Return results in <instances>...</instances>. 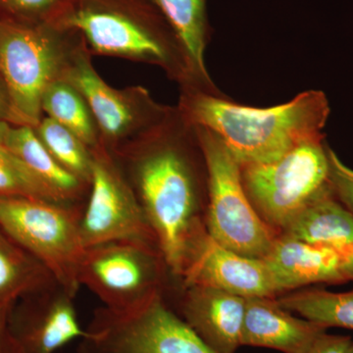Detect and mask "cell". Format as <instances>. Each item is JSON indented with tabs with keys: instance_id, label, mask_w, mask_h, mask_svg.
Here are the masks:
<instances>
[{
	"instance_id": "obj_1",
	"label": "cell",
	"mask_w": 353,
	"mask_h": 353,
	"mask_svg": "<svg viewBox=\"0 0 353 353\" xmlns=\"http://www.w3.org/2000/svg\"><path fill=\"white\" fill-rule=\"evenodd\" d=\"M201 152L194 126L178 108L152 131L112 152L138 197L172 275L180 276L185 250L201 224Z\"/></svg>"
},
{
	"instance_id": "obj_2",
	"label": "cell",
	"mask_w": 353,
	"mask_h": 353,
	"mask_svg": "<svg viewBox=\"0 0 353 353\" xmlns=\"http://www.w3.org/2000/svg\"><path fill=\"white\" fill-rule=\"evenodd\" d=\"M176 108L192 126L216 134L241 167L270 163L303 143L323 141L331 112L321 90L260 108L234 103L216 92L182 88Z\"/></svg>"
},
{
	"instance_id": "obj_3",
	"label": "cell",
	"mask_w": 353,
	"mask_h": 353,
	"mask_svg": "<svg viewBox=\"0 0 353 353\" xmlns=\"http://www.w3.org/2000/svg\"><path fill=\"white\" fill-rule=\"evenodd\" d=\"M60 25L80 32L92 54L160 67L196 88L182 46L152 0H73Z\"/></svg>"
},
{
	"instance_id": "obj_4",
	"label": "cell",
	"mask_w": 353,
	"mask_h": 353,
	"mask_svg": "<svg viewBox=\"0 0 353 353\" xmlns=\"http://www.w3.org/2000/svg\"><path fill=\"white\" fill-rule=\"evenodd\" d=\"M80 32L59 23L0 21V76L10 97L16 126L36 128L43 118L46 88L63 79Z\"/></svg>"
},
{
	"instance_id": "obj_5",
	"label": "cell",
	"mask_w": 353,
	"mask_h": 353,
	"mask_svg": "<svg viewBox=\"0 0 353 353\" xmlns=\"http://www.w3.org/2000/svg\"><path fill=\"white\" fill-rule=\"evenodd\" d=\"M206 169L208 234L225 248L263 259L279 236L253 208L241 180V167L216 134L194 126Z\"/></svg>"
},
{
	"instance_id": "obj_6",
	"label": "cell",
	"mask_w": 353,
	"mask_h": 353,
	"mask_svg": "<svg viewBox=\"0 0 353 353\" xmlns=\"http://www.w3.org/2000/svg\"><path fill=\"white\" fill-rule=\"evenodd\" d=\"M83 210L81 204L0 197V228L75 297L85 250L81 234Z\"/></svg>"
},
{
	"instance_id": "obj_7",
	"label": "cell",
	"mask_w": 353,
	"mask_h": 353,
	"mask_svg": "<svg viewBox=\"0 0 353 353\" xmlns=\"http://www.w3.org/2000/svg\"><path fill=\"white\" fill-rule=\"evenodd\" d=\"M79 353L216 352L158 294L124 310L97 309Z\"/></svg>"
},
{
	"instance_id": "obj_8",
	"label": "cell",
	"mask_w": 353,
	"mask_h": 353,
	"mask_svg": "<svg viewBox=\"0 0 353 353\" xmlns=\"http://www.w3.org/2000/svg\"><path fill=\"white\" fill-rule=\"evenodd\" d=\"M248 199L279 234L303 209L330 189L327 143L309 141L276 161L241 167Z\"/></svg>"
},
{
	"instance_id": "obj_9",
	"label": "cell",
	"mask_w": 353,
	"mask_h": 353,
	"mask_svg": "<svg viewBox=\"0 0 353 353\" xmlns=\"http://www.w3.org/2000/svg\"><path fill=\"white\" fill-rule=\"evenodd\" d=\"M167 271L170 269L157 245L112 241L85 248L78 281L104 307L124 310L163 294Z\"/></svg>"
},
{
	"instance_id": "obj_10",
	"label": "cell",
	"mask_w": 353,
	"mask_h": 353,
	"mask_svg": "<svg viewBox=\"0 0 353 353\" xmlns=\"http://www.w3.org/2000/svg\"><path fill=\"white\" fill-rule=\"evenodd\" d=\"M63 79L87 101L101 132V143L111 152L152 131L173 111L155 101L145 88L117 90L109 85L95 71L85 41L76 50Z\"/></svg>"
},
{
	"instance_id": "obj_11",
	"label": "cell",
	"mask_w": 353,
	"mask_h": 353,
	"mask_svg": "<svg viewBox=\"0 0 353 353\" xmlns=\"http://www.w3.org/2000/svg\"><path fill=\"white\" fill-rule=\"evenodd\" d=\"M92 150V181L81 219L85 248L112 241L157 245L138 197L113 153L102 143Z\"/></svg>"
},
{
	"instance_id": "obj_12",
	"label": "cell",
	"mask_w": 353,
	"mask_h": 353,
	"mask_svg": "<svg viewBox=\"0 0 353 353\" xmlns=\"http://www.w3.org/2000/svg\"><path fill=\"white\" fill-rule=\"evenodd\" d=\"M179 278L183 287L215 288L245 299L281 294L263 259L245 256L220 245L203 223L190 238Z\"/></svg>"
},
{
	"instance_id": "obj_13",
	"label": "cell",
	"mask_w": 353,
	"mask_h": 353,
	"mask_svg": "<svg viewBox=\"0 0 353 353\" xmlns=\"http://www.w3.org/2000/svg\"><path fill=\"white\" fill-rule=\"evenodd\" d=\"M75 296L53 283L14 304L9 328L22 353H57L72 341L83 338Z\"/></svg>"
},
{
	"instance_id": "obj_14",
	"label": "cell",
	"mask_w": 353,
	"mask_h": 353,
	"mask_svg": "<svg viewBox=\"0 0 353 353\" xmlns=\"http://www.w3.org/2000/svg\"><path fill=\"white\" fill-rule=\"evenodd\" d=\"M183 288L179 315L216 353H236L241 347L246 299L203 285Z\"/></svg>"
},
{
	"instance_id": "obj_15",
	"label": "cell",
	"mask_w": 353,
	"mask_h": 353,
	"mask_svg": "<svg viewBox=\"0 0 353 353\" xmlns=\"http://www.w3.org/2000/svg\"><path fill=\"white\" fill-rule=\"evenodd\" d=\"M327 330L317 323L294 315L281 306L276 297H250L246 299L241 347L306 353Z\"/></svg>"
},
{
	"instance_id": "obj_16",
	"label": "cell",
	"mask_w": 353,
	"mask_h": 353,
	"mask_svg": "<svg viewBox=\"0 0 353 353\" xmlns=\"http://www.w3.org/2000/svg\"><path fill=\"white\" fill-rule=\"evenodd\" d=\"M281 294L314 284H343V250L280 234L263 259Z\"/></svg>"
},
{
	"instance_id": "obj_17",
	"label": "cell",
	"mask_w": 353,
	"mask_h": 353,
	"mask_svg": "<svg viewBox=\"0 0 353 353\" xmlns=\"http://www.w3.org/2000/svg\"><path fill=\"white\" fill-rule=\"evenodd\" d=\"M175 32L196 88L216 92L205 65L209 39L206 0H152Z\"/></svg>"
},
{
	"instance_id": "obj_18",
	"label": "cell",
	"mask_w": 353,
	"mask_h": 353,
	"mask_svg": "<svg viewBox=\"0 0 353 353\" xmlns=\"http://www.w3.org/2000/svg\"><path fill=\"white\" fill-rule=\"evenodd\" d=\"M281 234L310 245L345 250L353 245V215L334 196L330 185Z\"/></svg>"
},
{
	"instance_id": "obj_19",
	"label": "cell",
	"mask_w": 353,
	"mask_h": 353,
	"mask_svg": "<svg viewBox=\"0 0 353 353\" xmlns=\"http://www.w3.org/2000/svg\"><path fill=\"white\" fill-rule=\"evenodd\" d=\"M4 145L20 158L28 168L39 176L66 203L81 204L90 192L83 183L63 168L41 143L34 128L12 126Z\"/></svg>"
},
{
	"instance_id": "obj_20",
	"label": "cell",
	"mask_w": 353,
	"mask_h": 353,
	"mask_svg": "<svg viewBox=\"0 0 353 353\" xmlns=\"http://www.w3.org/2000/svg\"><path fill=\"white\" fill-rule=\"evenodd\" d=\"M53 283L50 271L0 228V308Z\"/></svg>"
},
{
	"instance_id": "obj_21",
	"label": "cell",
	"mask_w": 353,
	"mask_h": 353,
	"mask_svg": "<svg viewBox=\"0 0 353 353\" xmlns=\"http://www.w3.org/2000/svg\"><path fill=\"white\" fill-rule=\"evenodd\" d=\"M43 116L68 129L90 150L101 145V132L82 94L64 79L55 81L44 92Z\"/></svg>"
},
{
	"instance_id": "obj_22",
	"label": "cell",
	"mask_w": 353,
	"mask_h": 353,
	"mask_svg": "<svg viewBox=\"0 0 353 353\" xmlns=\"http://www.w3.org/2000/svg\"><path fill=\"white\" fill-rule=\"evenodd\" d=\"M281 306L326 329L353 331V289L345 292L306 289L276 297Z\"/></svg>"
},
{
	"instance_id": "obj_23",
	"label": "cell",
	"mask_w": 353,
	"mask_h": 353,
	"mask_svg": "<svg viewBox=\"0 0 353 353\" xmlns=\"http://www.w3.org/2000/svg\"><path fill=\"white\" fill-rule=\"evenodd\" d=\"M46 150L70 173L90 185L92 181V150L73 132L43 116L34 128Z\"/></svg>"
},
{
	"instance_id": "obj_24",
	"label": "cell",
	"mask_w": 353,
	"mask_h": 353,
	"mask_svg": "<svg viewBox=\"0 0 353 353\" xmlns=\"http://www.w3.org/2000/svg\"><path fill=\"white\" fill-rule=\"evenodd\" d=\"M0 197H27L66 203L4 145H0Z\"/></svg>"
},
{
	"instance_id": "obj_25",
	"label": "cell",
	"mask_w": 353,
	"mask_h": 353,
	"mask_svg": "<svg viewBox=\"0 0 353 353\" xmlns=\"http://www.w3.org/2000/svg\"><path fill=\"white\" fill-rule=\"evenodd\" d=\"M73 0H0V21L59 23Z\"/></svg>"
},
{
	"instance_id": "obj_26",
	"label": "cell",
	"mask_w": 353,
	"mask_h": 353,
	"mask_svg": "<svg viewBox=\"0 0 353 353\" xmlns=\"http://www.w3.org/2000/svg\"><path fill=\"white\" fill-rule=\"evenodd\" d=\"M327 154L331 189L338 201L353 215V169L343 163L328 145Z\"/></svg>"
},
{
	"instance_id": "obj_27",
	"label": "cell",
	"mask_w": 353,
	"mask_h": 353,
	"mask_svg": "<svg viewBox=\"0 0 353 353\" xmlns=\"http://www.w3.org/2000/svg\"><path fill=\"white\" fill-rule=\"evenodd\" d=\"M352 340L350 336L331 334L325 332L318 336L306 353H343Z\"/></svg>"
},
{
	"instance_id": "obj_28",
	"label": "cell",
	"mask_w": 353,
	"mask_h": 353,
	"mask_svg": "<svg viewBox=\"0 0 353 353\" xmlns=\"http://www.w3.org/2000/svg\"><path fill=\"white\" fill-rule=\"evenodd\" d=\"M12 307L0 308V353H22L9 328V314Z\"/></svg>"
},
{
	"instance_id": "obj_29",
	"label": "cell",
	"mask_w": 353,
	"mask_h": 353,
	"mask_svg": "<svg viewBox=\"0 0 353 353\" xmlns=\"http://www.w3.org/2000/svg\"><path fill=\"white\" fill-rule=\"evenodd\" d=\"M0 121L16 126L12 103H11L10 97H9L6 83H4L1 76H0Z\"/></svg>"
},
{
	"instance_id": "obj_30",
	"label": "cell",
	"mask_w": 353,
	"mask_h": 353,
	"mask_svg": "<svg viewBox=\"0 0 353 353\" xmlns=\"http://www.w3.org/2000/svg\"><path fill=\"white\" fill-rule=\"evenodd\" d=\"M341 272L345 283L353 281V245L343 250Z\"/></svg>"
},
{
	"instance_id": "obj_31",
	"label": "cell",
	"mask_w": 353,
	"mask_h": 353,
	"mask_svg": "<svg viewBox=\"0 0 353 353\" xmlns=\"http://www.w3.org/2000/svg\"><path fill=\"white\" fill-rule=\"evenodd\" d=\"M12 126L13 125L9 124V123L0 121V145H4L7 134Z\"/></svg>"
},
{
	"instance_id": "obj_32",
	"label": "cell",
	"mask_w": 353,
	"mask_h": 353,
	"mask_svg": "<svg viewBox=\"0 0 353 353\" xmlns=\"http://www.w3.org/2000/svg\"><path fill=\"white\" fill-rule=\"evenodd\" d=\"M343 353H353V340L350 341V343L348 345L347 350H345Z\"/></svg>"
}]
</instances>
